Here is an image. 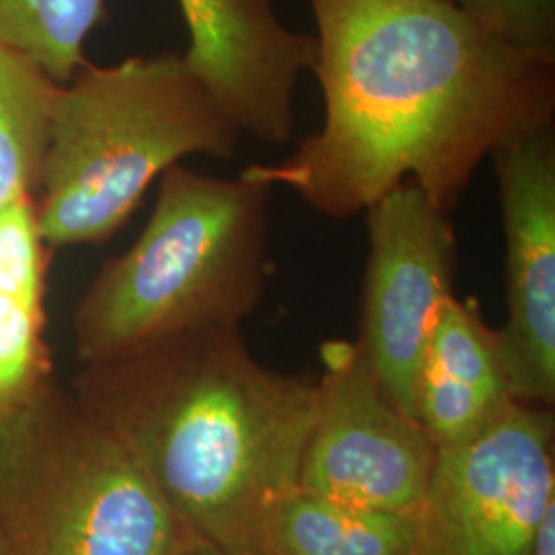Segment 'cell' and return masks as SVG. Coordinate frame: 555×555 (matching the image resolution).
I'll return each mask as SVG.
<instances>
[{
  "instance_id": "6da1fadb",
  "label": "cell",
  "mask_w": 555,
  "mask_h": 555,
  "mask_svg": "<svg viewBox=\"0 0 555 555\" xmlns=\"http://www.w3.org/2000/svg\"><path fill=\"white\" fill-rule=\"evenodd\" d=\"M325 118L280 163L241 176L330 219L412 181L451 212L496 149L552 126L555 60L502 40L449 0H309Z\"/></svg>"
},
{
  "instance_id": "7a4b0ae2",
  "label": "cell",
  "mask_w": 555,
  "mask_h": 555,
  "mask_svg": "<svg viewBox=\"0 0 555 555\" xmlns=\"http://www.w3.org/2000/svg\"><path fill=\"white\" fill-rule=\"evenodd\" d=\"M73 393L192 535L270 555L272 518L298 490L318 380L263 366L238 327H204L82 366Z\"/></svg>"
},
{
  "instance_id": "3957f363",
  "label": "cell",
  "mask_w": 555,
  "mask_h": 555,
  "mask_svg": "<svg viewBox=\"0 0 555 555\" xmlns=\"http://www.w3.org/2000/svg\"><path fill=\"white\" fill-rule=\"evenodd\" d=\"M241 137L183 54L85 64L52 105L36 196L46 247L107 243L171 165L233 159Z\"/></svg>"
},
{
  "instance_id": "277c9868",
  "label": "cell",
  "mask_w": 555,
  "mask_h": 555,
  "mask_svg": "<svg viewBox=\"0 0 555 555\" xmlns=\"http://www.w3.org/2000/svg\"><path fill=\"white\" fill-rule=\"evenodd\" d=\"M272 188L171 165L137 243L75 311L77 358L101 364L204 327H238L266 295Z\"/></svg>"
},
{
  "instance_id": "5b68a950",
  "label": "cell",
  "mask_w": 555,
  "mask_h": 555,
  "mask_svg": "<svg viewBox=\"0 0 555 555\" xmlns=\"http://www.w3.org/2000/svg\"><path fill=\"white\" fill-rule=\"evenodd\" d=\"M192 539L137 456L56 380L0 417L2 555H178Z\"/></svg>"
},
{
  "instance_id": "8992f818",
  "label": "cell",
  "mask_w": 555,
  "mask_h": 555,
  "mask_svg": "<svg viewBox=\"0 0 555 555\" xmlns=\"http://www.w3.org/2000/svg\"><path fill=\"white\" fill-rule=\"evenodd\" d=\"M554 412L515 401L479 437L438 449L416 555H529L555 502Z\"/></svg>"
},
{
  "instance_id": "52a82bcc",
  "label": "cell",
  "mask_w": 555,
  "mask_h": 555,
  "mask_svg": "<svg viewBox=\"0 0 555 555\" xmlns=\"http://www.w3.org/2000/svg\"><path fill=\"white\" fill-rule=\"evenodd\" d=\"M321 358L298 490L364 511L417 515L437 461L435 442L383 393L357 344L332 339Z\"/></svg>"
},
{
  "instance_id": "ba28073f",
  "label": "cell",
  "mask_w": 555,
  "mask_h": 555,
  "mask_svg": "<svg viewBox=\"0 0 555 555\" xmlns=\"http://www.w3.org/2000/svg\"><path fill=\"white\" fill-rule=\"evenodd\" d=\"M364 212L369 259L354 344L383 393L416 417L422 360L442 307L455 297V231L412 181Z\"/></svg>"
},
{
  "instance_id": "9c48e42d",
  "label": "cell",
  "mask_w": 555,
  "mask_h": 555,
  "mask_svg": "<svg viewBox=\"0 0 555 555\" xmlns=\"http://www.w3.org/2000/svg\"><path fill=\"white\" fill-rule=\"evenodd\" d=\"M506 241L508 318L498 330L516 401H555V130L513 140L492 155Z\"/></svg>"
},
{
  "instance_id": "30bf717a",
  "label": "cell",
  "mask_w": 555,
  "mask_h": 555,
  "mask_svg": "<svg viewBox=\"0 0 555 555\" xmlns=\"http://www.w3.org/2000/svg\"><path fill=\"white\" fill-rule=\"evenodd\" d=\"M192 70L243 134L284 144L295 134L298 77L313 68L315 38L288 29L272 0H178Z\"/></svg>"
},
{
  "instance_id": "8fae6325",
  "label": "cell",
  "mask_w": 555,
  "mask_h": 555,
  "mask_svg": "<svg viewBox=\"0 0 555 555\" xmlns=\"http://www.w3.org/2000/svg\"><path fill=\"white\" fill-rule=\"evenodd\" d=\"M515 401L498 330L474 302L449 298L422 360L417 422L437 449H449L479 437Z\"/></svg>"
},
{
  "instance_id": "7c38bea8",
  "label": "cell",
  "mask_w": 555,
  "mask_h": 555,
  "mask_svg": "<svg viewBox=\"0 0 555 555\" xmlns=\"http://www.w3.org/2000/svg\"><path fill=\"white\" fill-rule=\"evenodd\" d=\"M48 263L36 198L21 196L0 212V417L54 380L52 350L43 337Z\"/></svg>"
},
{
  "instance_id": "4fadbf2b",
  "label": "cell",
  "mask_w": 555,
  "mask_h": 555,
  "mask_svg": "<svg viewBox=\"0 0 555 555\" xmlns=\"http://www.w3.org/2000/svg\"><path fill=\"white\" fill-rule=\"evenodd\" d=\"M270 555H416L417 515L344 506L302 490L270 525Z\"/></svg>"
},
{
  "instance_id": "5bb4252c",
  "label": "cell",
  "mask_w": 555,
  "mask_h": 555,
  "mask_svg": "<svg viewBox=\"0 0 555 555\" xmlns=\"http://www.w3.org/2000/svg\"><path fill=\"white\" fill-rule=\"evenodd\" d=\"M56 91L34 62L0 48V212L38 196Z\"/></svg>"
},
{
  "instance_id": "9a60e30c",
  "label": "cell",
  "mask_w": 555,
  "mask_h": 555,
  "mask_svg": "<svg viewBox=\"0 0 555 555\" xmlns=\"http://www.w3.org/2000/svg\"><path fill=\"white\" fill-rule=\"evenodd\" d=\"M107 21V0H0V48L66 85L85 60L89 34Z\"/></svg>"
},
{
  "instance_id": "2e32d148",
  "label": "cell",
  "mask_w": 555,
  "mask_h": 555,
  "mask_svg": "<svg viewBox=\"0 0 555 555\" xmlns=\"http://www.w3.org/2000/svg\"><path fill=\"white\" fill-rule=\"evenodd\" d=\"M502 40L555 60V0H449Z\"/></svg>"
},
{
  "instance_id": "e0dca14e",
  "label": "cell",
  "mask_w": 555,
  "mask_h": 555,
  "mask_svg": "<svg viewBox=\"0 0 555 555\" xmlns=\"http://www.w3.org/2000/svg\"><path fill=\"white\" fill-rule=\"evenodd\" d=\"M529 555H555V502L547 506L537 525Z\"/></svg>"
},
{
  "instance_id": "ac0fdd59",
  "label": "cell",
  "mask_w": 555,
  "mask_h": 555,
  "mask_svg": "<svg viewBox=\"0 0 555 555\" xmlns=\"http://www.w3.org/2000/svg\"><path fill=\"white\" fill-rule=\"evenodd\" d=\"M178 555H229L227 552L219 550L217 545L202 541V539H192Z\"/></svg>"
},
{
  "instance_id": "d6986e66",
  "label": "cell",
  "mask_w": 555,
  "mask_h": 555,
  "mask_svg": "<svg viewBox=\"0 0 555 555\" xmlns=\"http://www.w3.org/2000/svg\"><path fill=\"white\" fill-rule=\"evenodd\" d=\"M0 555H2V547H0Z\"/></svg>"
}]
</instances>
